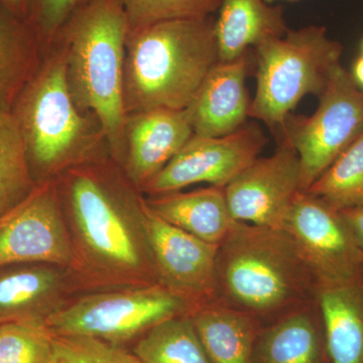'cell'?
<instances>
[{
    "label": "cell",
    "instance_id": "obj_1",
    "mask_svg": "<svg viewBox=\"0 0 363 363\" xmlns=\"http://www.w3.org/2000/svg\"><path fill=\"white\" fill-rule=\"evenodd\" d=\"M78 294L161 285L145 221V197L118 162L98 157L56 179Z\"/></svg>",
    "mask_w": 363,
    "mask_h": 363
},
{
    "label": "cell",
    "instance_id": "obj_2",
    "mask_svg": "<svg viewBox=\"0 0 363 363\" xmlns=\"http://www.w3.org/2000/svg\"><path fill=\"white\" fill-rule=\"evenodd\" d=\"M316 285L285 229L238 222L218 245L215 301L264 326L315 298Z\"/></svg>",
    "mask_w": 363,
    "mask_h": 363
},
{
    "label": "cell",
    "instance_id": "obj_3",
    "mask_svg": "<svg viewBox=\"0 0 363 363\" xmlns=\"http://www.w3.org/2000/svg\"><path fill=\"white\" fill-rule=\"evenodd\" d=\"M128 35V21L117 0H87L52 42L65 55L76 104L95 117L112 159L121 167L126 154L123 78Z\"/></svg>",
    "mask_w": 363,
    "mask_h": 363
},
{
    "label": "cell",
    "instance_id": "obj_4",
    "mask_svg": "<svg viewBox=\"0 0 363 363\" xmlns=\"http://www.w3.org/2000/svg\"><path fill=\"white\" fill-rule=\"evenodd\" d=\"M218 62L212 16L128 30L123 78L126 116L157 108L184 111Z\"/></svg>",
    "mask_w": 363,
    "mask_h": 363
},
{
    "label": "cell",
    "instance_id": "obj_5",
    "mask_svg": "<svg viewBox=\"0 0 363 363\" xmlns=\"http://www.w3.org/2000/svg\"><path fill=\"white\" fill-rule=\"evenodd\" d=\"M37 185L95 157L105 142L96 119L72 96L65 55L58 45L26 85L13 111ZM106 143V142H105Z\"/></svg>",
    "mask_w": 363,
    "mask_h": 363
},
{
    "label": "cell",
    "instance_id": "obj_6",
    "mask_svg": "<svg viewBox=\"0 0 363 363\" xmlns=\"http://www.w3.org/2000/svg\"><path fill=\"white\" fill-rule=\"evenodd\" d=\"M343 47L324 26L288 30L255 48L257 88L250 117L279 133L307 95H320L341 66Z\"/></svg>",
    "mask_w": 363,
    "mask_h": 363
},
{
    "label": "cell",
    "instance_id": "obj_7",
    "mask_svg": "<svg viewBox=\"0 0 363 363\" xmlns=\"http://www.w3.org/2000/svg\"><path fill=\"white\" fill-rule=\"evenodd\" d=\"M193 309L162 285L114 289L74 296L44 325L52 335L90 336L123 346Z\"/></svg>",
    "mask_w": 363,
    "mask_h": 363
},
{
    "label": "cell",
    "instance_id": "obj_8",
    "mask_svg": "<svg viewBox=\"0 0 363 363\" xmlns=\"http://www.w3.org/2000/svg\"><path fill=\"white\" fill-rule=\"evenodd\" d=\"M319 99L312 116L290 114L279 133L297 152L301 192L311 187L363 130V89L342 66Z\"/></svg>",
    "mask_w": 363,
    "mask_h": 363
},
{
    "label": "cell",
    "instance_id": "obj_9",
    "mask_svg": "<svg viewBox=\"0 0 363 363\" xmlns=\"http://www.w3.org/2000/svg\"><path fill=\"white\" fill-rule=\"evenodd\" d=\"M267 138L255 123L224 136L193 135L187 143L150 179L143 194L178 192L198 183L225 188L252 164L266 147Z\"/></svg>",
    "mask_w": 363,
    "mask_h": 363
},
{
    "label": "cell",
    "instance_id": "obj_10",
    "mask_svg": "<svg viewBox=\"0 0 363 363\" xmlns=\"http://www.w3.org/2000/svg\"><path fill=\"white\" fill-rule=\"evenodd\" d=\"M292 236L317 283H336L363 272L362 252L342 212L309 193L300 192L286 219Z\"/></svg>",
    "mask_w": 363,
    "mask_h": 363
},
{
    "label": "cell",
    "instance_id": "obj_11",
    "mask_svg": "<svg viewBox=\"0 0 363 363\" xmlns=\"http://www.w3.org/2000/svg\"><path fill=\"white\" fill-rule=\"evenodd\" d=\"M72 257L56 180L40 184L25 201L0 217V267L47 262L68 269Z\"/></svg>",
    "mask_w": 363,
    "mask_h": 363
},
{
    "label": "cell",
    "instance_id": "obj_12",
    "mask_svg": "<svg viewBox=\"0 0 363 363\" xmlns=\"http://www.w3.org/2000/svg\"><path fill=\"white\" fill-rule=\"evenodd\" d=\"M300 161L288 140L279 138L272 156L257 157L225 187L233 219L242 223L285 228L301 192Z\"/></svg>",
    "mask_w": 363,
    "mask_h": 363
},
{
    "label": "cell",
    "instance_id": "obj_13",
    "mask_svg": "<svg viewBox=\"0 0 363 363\" xmlns=\"http://www.w3.org/2000/svg\"><path fill=\"white\" fill-rule=\"evenodd\" d=\"M145 221L160 284L194 309L214 301L218 247L162 220L145 202Z\"/></svg>",
    "mask_w": 363,
    "mask_h": 363
},
{
    "label": "cell",
    "instance_id": "obj_14",
    "mask_svg": "<svg viewBox=\"0 0 363 363\" xmlns=\"http://www.w3.org/2000/svg\"><path fill=\"white\" fill-rule=\"evenodd\" d=\"M67 267L47 262L0 267V325L44 324L74 296Z\"/></svg>",
    "mask_w": 363,
    "mask_h": 363
},
{
    "label": "cell",
    "instance_id": "obj_15",
    "mask_svg": "<svg viewBox=\"0 0 363 363\" xmlns=\"http://www.w3.org/2000/svg\"><path fill=\"white\" fill-rule=\"evenodd\" d=\"M194 135L186 109L157 108L126 116V154L123 168L142 192L145 184Z\"/></svg>",
    "mask_w": 363,
    "mask_h": 363
},
{
    "label": "cell",
    "instance_id": "obj_16",
    "mask_svg": "<svg viewBox=\"0 0 363 363\" xmlns=\"http://www.w3.org/2000/svg\"><path fill=\"white\" fill-rule=\"evenodd\" d=\"M247 54L231 62H218L208 74L186 108L193 133L201 136L230 135L247 124L250 101L247 81Z\"/></svg>",
    "mask_w": 363,
    "mask_h": 363
},
{
    "label": "cell",
    "instance_id": "obj_17",
    "mask_svg": "<svg viewBox=\"0 0 363 363\" xmlns=\"http://www.w3.org/2000/svg\"><path fill=\"white\" fill-rule=\"evenodd\" d=\"M329 363H363V272L315 291Z\"/></svg>",
    "mask_w": 363,
    "mask_h": 363
},
{
    "label": "cell",
    "instance_id": "obj_18",
    "mask_svg": "<svg viewBox=\"0 0 363 363\" xmlns=\"http://www.w3.org/2000/svg\"><path fill=\"white\" fill-rule=\"evenodd\" d=\"M327 359L321 314L313 298L262 326L252 363H326Z\"/></svg>",
    "mask_w": 363,
    "mask_h": 363
},
{
    "label": "cell",
    "instance_id": "obj_19",
    "mask_svg": "<svg viewBox=\"0 0 363 363\" xmlns=\"http://www.w3.org/2000/svg\"><path fill=\"white\" fill-rule=\"evenodd\" d=\"M145 202L162 220L217 247L238 223L227 204L225 188L216 186L150 196Z\"/></svg>",
    "mask_w": 363,
    "mask_h": 363
},
{
    "label": "cell",
    "instance_id": "obj_20",
    "mask_svg": "<svg viewBox=\"0 0 363 363\" xmlns=\"http://www.w3.org/2000/svg\"><path fill=\"white\" fill-rule=\"evenodd\" d=\"M283 7L266 0H221L215 20L219 62L241 58L250 48L288 30Z\"/></svg>",
    "mask_w": 363,
    "mask_h": 363
},
{
    "label": "cell",
    "instance_id": "obj_21",
    "mask_svg": "<svg viewBox=\"0 0 363 363\" xmlns=\"http://www.w3.org/2000/svg\"><path fill=\"white\" fill-rule=\"evenodd\" d=\"M189 315L211 363H252L259 320L215 300Z\"/></svg>",
    "mask_w": 363,
    "mask_h": 363
},
{
    "label": "cell",
    "instance_id": "obj_22",
    "mask_svg": "<svg viewBox=\"0 0 363 363\" xmlns=\"http://www.w3.org/2000/svg\"><path fill=\"white\" fill-rule=\"evenodd\" d=\"M44 48L30 21L0 6V111L13 112L42 64Z\"/></svg>",
    "mask_w": 363,
    "mask_h": 363
},
{
    "label": "cell",
    "instance_id": "obj_23",
    "mask_svg": "<svg viewBox=\"0 0 363 363\" xmlns=\"http://www.w3.org/2000/svg\"><path fill=\"white\" fill-rule=\"evenodd\" d=\"M133 352L143 363H211L189 314L152 327Z\"/></svg>",
    "mask_w": 363,
    "mask_h": 363
},
{
    "label": "cell",
    "instance_id": "obj_24",
    "mask_svg": "<svg viewBox=\"0 0 363 363\" xmlns=\"http://www.w3.org/2000/svg\"><path fill=\"white\" fill-rule=\"evenodd\" d=\"M37 186L16 117L0 111V217L25 201Z\"/></svg>",
    "mask_w": 363,
    "mask_h": 363
},
{
    "label": "cell",
    "instance_id": "obj_25",
    "mask_svg": "<svg viewBox=\"0 0 363 363\" xmlns=\"http://www.w3.org/2000/svg\"><path fill=\"white\" fill-rule=\"evenodd\" d=\"M306 193L338 211L363 207V130Z\"/></svg>",
    "mask_w": 363,
    "mask_h": 363
},
{
    "label": "cell",
    "instance_id": "obj_26",
    "mask_svg": "<svg viewBox=\"0 0 363 363\" xmlns=\"http://www.w3.org/2000/svg\"><path fill=\"white\" fill-rule=\"evenodd\" d=\"M128 30L161 21L202 18L218 11L221 0H117Z\"/></svg>",
    "mask_w": 363,
    "mask_h": 363
},
{
    "label": "cell",
    "instance_id": "obj_27",
    "mask_svg": "<svg viewBox=\"0 0 363 363\" xmlns=\"http://www.w3.org/2000/svg\"><path fill=\"white\" fill-rule=\"evenodd\" d=\"M52 338L44 324L0 325V363H52Z\"/></svg>",
    "mask_w": 363,
    "mask_h": 363
},
{
    "label": "cell",
    "instance_id": "obj_28",
    "mask_svg": "<svg viewBox=\"0 0 363 363\" xmlns=\"http://www.w3.org/2000/svg\"><path fill=\"white\" fill-rule=\"evenodd\" d=\"M52 363H143L121 345L82 335H54Z\"/></svg>",
    "mask_w": 363,
    "mask_h": 363
},
{
    "label": "cell",
    "instance_id": "obj_29",
    "mask_svg": "<svg viewBox=\"0 0 363 363\" xmlns=\"http://www.w3.org/2000/svg\"><path fill=\"white\" fill-rule=\"evenodd\" d=\"M87 0H35L30 23L44 47L54 42L62 26Z\"/></svg>",
    "mask_w": 363,
    "mask_h": 363
},
{
    "label": "cell",
    "instance_id": "obj_30",
    "mask_svg": "<svg viewBox=\"0 0 363 363\" xmlns=\"http://www.w3.org/2000/svg\"><path fill=\"white\" fill-rule=\"evenodd\" d=\"M341 212H342L344 218L350 224V228L352 229L358 247L362 252L363 262V207L353 208V209Z\"/></svg>",
    "mask_w": 363,
    "mask_h": 363
},
{
    "label": "cell",
    "instance_id": "obj_31",
    "mask_svg": "<svg viewBox=\"0 0 363 363\" xmlns=\"http://www.w3.org/2000/svg\"><path fill=\"white\" fill-rule=\"evenodd\" d=\"M33 1L35 0H0V6L18 18L30 21Z\"/></svg>",
    "mask_w": 363,
    "mask_h": 363
},
{
    "label": "cell",
    "instance_id": "obj_32",
    "mask_svg": "<svg viewBox=\"0 0 363 363\" xmlns=\"http://www.w3.org/2000/svg\"><path fill=\"white\" fill-rule=\"evenodd\" d=\"M351 74H352V77L357 85L363 89V54L355 62L354 66H353V72Z\"/></svg>",
    "mask_w": 363,
    "mask_h": 363
},
{
    "label": "cell",
    "instance_id": "obj_33",
    "mask_svg": "<svg viewBox=\"0 0 363 363\" xmlns=\"http://www.w3.org/2000/svg\"><path fill=\"white\" fill-rule=\"evenodd\" d=\"M269 4H274V2L279 1V0H266ZM285 1H296V0H285Z\"/></svg>",
    "mask_w": 363,
    "mask_h": 363
},
{
    "label": "cell",
    "instance_id": "obj_34",
    "mask_svg": "<svg viewBox=\"0 0 363 363\" xmlns=\"http://www.w3.org/2000/svg\"><path fill=\"white\" fill-rule=\"evenodd\" d=\"M362 54H363V45H362Z\"/></svg>",
    "mask_w": 363,
    "mask_h": 363
}]
</instances>
